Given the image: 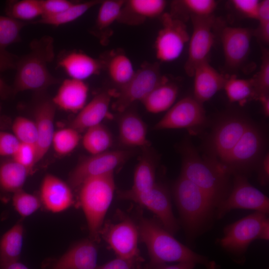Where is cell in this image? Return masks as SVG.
<instances>
[{
  "label": "cell",
  "instance_id": "cell-54",
  "mask_svg": "<svg viewBox=\"0 0 269 269\" xmlns=\"http://www.w3.org/2000/svg\"><path fill=\"white\" fill-rule=\"evenodd\" d=\"M4 118L2 117L1 114V106L0 105V131L2 130L3 127L4 126Z\"/></svg>",
  "mask_w": 269,
  "mask_h": 269
},
{
  "label": "cell",
  "instance_id": "cell-50",
  "mask_svg": "<svg viewBox=\"0 0 269 269\" xmlns=\"http://www.w3.org/2000/svg\"><path fill=\"white\" fill-rule=\"evenodd\" d=\"M259 179L262 185H266L269 179V154H266L260 164Z\"/></svg>",
  "mask_w": 269,
  "mask_h": 269
},
{
  "label": "cell",
  "instance_id": "cell-7",
  "mask_svg": "<svg viewBox=\"0 0 269 269\" xmlns=\"http://www.w3.org/2000/svg\"><path fill=\"white\" fill-rule=\"evenodd\" d=\"M168 79L161 74L157 63L144 64L131 79L120 87L113 108L120 113L135 102H141L156 87Z\"/></svg>",
  "mask_w": 269,
  "mask_h": 269
},
{
  "label": "cell",
  "instance_id": "cell-28",
  "mask_svg": "<svg viewBox=\"0 0 269 269\" xmlns=\"http://www.w3.org/2000/svg\"><path fill=\"white\" fill-rule=\"evenodd\" d=\"M30 172L12 158L0 162V191L13 193L22 189Z\"/></svg>",
  "mask_w": 269,
  "mask_h": 269
},
{
  "label": "cell",
  "instance_id": "cell-3",
  "mask_svg": "<svg viewBox=\"0 0 269 269\" xmlns=\"http://www.w3.org/2000/svg\"><path fill=\"white\" fill-rule=\"evenodd\" d=\"M54 57L53 39L44 36L33 40L28 53L18 60L12 88L13 93L24 91H40L55 84L58 80L48 69Z\"/></svg>",
  "mask_w": 269,
  "mask_h": 269
},
{
  "label": "cell",
  "instance_id": "cell-52",
  "mask_svg": "<svg viewBox=\"0 0 269 269\" xmlns=\"http://www.w3.org/2000/svg\"><path fill=\"white\" fill-rule=\"evenodd\" d=\"M261 104L264 115L266 117L269 116V95H262L257 99Z\"/></svg>",
  "mask_w": 269,
  "mask_h": 269
},
{
  "label": "cell",
  "instance_id": "cell-20",
  "mask_svg": "<svg viewBox=\"0 0 269 269\" xmlns=\"http://www.w3.org/2000/svg\"><path fill=\"white\" fill-rule=\"evenodd\" d=\"M56 106L52 100L44 99L36 106L34 112V122L37 131L36 144L37 162H39L48 152L52 145L54 133V121Z\"/></svg>",
  "mask_w": 269,
  "mask_h": 269
},
{
  "label": "cell",
  "instance_id": "cell-5",
  "mask_svg": "<svg viewBox=\"0 0 269 269\" xmlns=\"http://www.w3.org/2000/svg\"><path fill=\"white\" fill-rule=\"evenodd\" d=\"M173 195L187 235L195 237L210 221L215 205L200 188L181 175L174 183Z\"/></svg>",
  "mask_w": 269,
  "mask_h": 269
},
{
  "label": "cell",
  "instance_id": "cell-46",
  "mask_svg": "<svg viewBox=\"0 0 269 269\" xmlns=\"http://www.w3.org/2000/svg\"><path fill=\"white\" fill-rule=\"evenodd\" d=\"M235 8L247 18L257 20L260 1L257 0H232Z\"/></svg>",
  "mask_w": 269,
  "mask_h": 269
},
{
  "label": "cell",
  "instance_id": "cell-4",
  "mask_svg": "<svg viewBox=\"0 0 269 269\" xmlns=\"http://www.w3.org/2000/svg\"><path fill=\"white\" fill-rule=\"evenodd\" d=\"M79 188L80 203L87 220L90 239L96 243L113 200L116 188L114 172L90 177Z\"/></svg>",
  "mask_w": 269,
  "mask_h": 269
},
{
  "label": "cell",
  "instance_id": "cell-17",
  "mask_svg": "<svg viewBox=\"0 0 269 269\" xmlns=\"http://www.w3.org/2000/svg\"><path fill=\"white\" fill-rule=\"evenodd\" d=\"M254 31L247 28L227 26L221 33L226 65L232 69L240 66L250 51Z\"/></svg>",
  "mask_w": 269,
  "mask_h": 269
},
{
  "label": "cell",
  "instance_id": "cell-40",
  "mask_svg": "<svg viewBox=\"0 0 269 269\" xmlns=\"http://www.w3.org/2000/svg\"><path fill=\"white\" fill-rule=\"evenodd\" d=\"M12 202L15 210L23 217L29 216L36 212L41 203L39 198L22 189L13 193Z\"/></svg>",
  "mask_w": 269,
  "mask_h": 269
},
{
  "label": "cell",
  "instance_id": "cell-15",
  "mask_svg": "<svg viewBox=\"0 0 269 269\" xmlns=\"http://www.w3.org/2000/svg\"><path fill=\"white\" fill-rule=\"evenodd\" d=\"M101 235L117 257L142 262L138 248L137 226L129 217H126L115 224H106Z\"/></svg>",
  "mask_w": 269,
  "mask_h": 269
},
{
  "label": "cell",
  "instance_id": "cell-51",
  "mask_svg": "<svg viewBox=\"0 0 269 269\" xmlns=\"http://www.w3.org/2000/svg\"><path fill=\"white\" fill-rule=\"evenodd\" d=\"M13 94L12 88L0 78V98L5 99Z\"/></svg>",
  "mask_w": 269,
  "mask_h": 269
},
{
  "label": "cell",
  "instance_id": "cell-22",
  "mask_svg": "<svg viewBox=\"0 0 269 269\" xmlns=\"http://www.w3.org/2000/svg\"><path fill=\"white\" fill-rule=\"evenodd\" d=\"M194 98L203 104L223 89L226 77L214 69L206 60L195 69Z\"/></svg>",
  "mask_w": 269,
  "mask_h": 269
},
{
  "label": "cell",
  "instance_id": "cell-53",
  "mask_svg": "<svg viewBox=\"0 0 269 269\" xmlns=\"http://www.w3.org/2000/svg\"><path fill=\"white\" fill-rule=\"evenodd\" d=\"M0 269H28V268L19 261H17L0 265Z\"/></svg>",
  "mask_w": 269,
  "mask_h": 269
},
{
  "label": "cell",
  "instance_id": "cell-42",
  "mask_svg": "<svg viewBox=\"0 0 269 269\" xmlns=\"http://www.w3.org/2000/svg\"><path fill=\"white\" fill-rule=\"evenodd\" d=\"M11 158L30 173L37 163V151L33 144L20 143Z\"/></svg>",
  "mask_w": 269,
  "mask_h": 269
},
{
  "label": "cell",
  "instance_id": "cell-10",
  "mask_svg": "<svg viewBox=\"0 0 269 269\" xmlns=\"http://www.w3.org/2000/svg\"><path fill=\"white\" fill-rule=\"evenodd\" d=\"M264 142L262 131L251 123L225 160L222 169L230 175H244L259 160Z\"/></svg>",
  "mask_w": 269,
  "mask_h": 269
},
{
  "label": "cell",
  "instance_id": "cell-39",
  "mask_svg": "<svg viewBox=\"0 0 269 269\" xmlns=\"http://www.w3.org/2000/svg\"><path fill=\"white\" fill-rule=\"evenodd\" d=\"M12 130L13 134L20 143L36 146L37 131L34 121L24 117H18L12 123Z\"/></svg>",
  "mask_w": 269,
  "mask_h": 269
},
{
  "label": "cell",
  "instance_id": "cell-18",
  "mask_svg": "<svg viewBox=\"0 0 269 269\" xmlns=\"http://www.w3.org/2000/svg\"><path fill=\"white\" fill-rule=\"evenodd\" d=\"M39 198L45 209L53 213L66 210L74 202L71 186L50 174H46L42 181Z\"/></svg>",
  "mask_w": 269,
  "mask_h": 269
},
{
  "label": "cell",
  "instance_id": "cell-32",
  "mask_svg": "<svg viewBox=\"0 0 269 269\" xmlns=\"http://www.w3.org/2000/svg\"><path fill=\"white\" fill-rule=\"evenodd\" d=\"M223 89L231 103L244 104L252 99H256L252 78L241 79L235 75L226 77Z\"/></svg>",
  "mask_w": 269,
  "mask_h": 269
},
{
  "label": "cell",
  "instance_id": "cell-25",
  "mask_svg": "<svg viewBox=\"0 0 269 269\" xmlns=\"http://www.w3.org/2000/svg\"><path fill=\"white\" fill-rule=\"evenodd\" d=\"M88 92L83 81L69 78L63 81L52 101L63 110L78 113L86 104Z\"/></svg>",
  "mask_w": 269,
  "mask_h": 269
},
{
  "label": "cell",
  "instance_id": "cell-19",
  "mask_svg": "<svg viewBox=\"0 0 269 269\" xmlns=\"http://www.w3.org/2000/svg\"><path fill=\"white\" fill-rule=\"evenodd\" d=\"M97 251L95 242L91 239L80 241L56 260L51 269H96Z\"/></svg>",
  "mask_w": 269,
  "mask_h": 269
},
{
  "label": "cell",
  "instance_id": "cell-36",
  "mask_svg": "<svg viewBox=\"0 0 269 269\" xmlns=\"http://www.w3.org/2000/svg\"><path fill=\"white\" fill-rule=\"evenodd\" d=\"M126 1L106 0L100 3L96 20V28L101 31L107 30L120 18Z\"/></svg>",
  "mask_w": 269,
  "mask_h": 269
},
{
  "label": "cell",
  "instance_id": "cell-23",
  "mask_svg": "<svg viewBox=\"0 0 269 269\" xmlns=\"http://www.w3.org/2000/svg\"><path fill=\"white\" fill-rule=\"evenodd\" d=\"M28 23L0 15V72L16 68L18 59L8 47L20 39V32Z\"/></svg>",
  "mask_w": 269,
  "mask_h": 269
},
{
  "label": "cell",
  "instance_id": "cell-27",
  "mask_svg": "<svg viewBox=\"0 0 269 269\" xmlns=\"http://www.w3.org/2000/svg\"><path fill=\"white\" fill-rule=\"evenodd\" d=\"M178 92L177 86L167 80L156 87L141 102L148 112L161 113L174 105Z\"/></svg>",
  "mask_w": 269,
  "mask_h": 269
},
{
  "label": "cell",
  "instance_id": "cell-47",
  "mask_svg": "<svg viewBox=\"0 0 269 269\" xmlns=\"http://www.w3.org/2000/svg\"><path fill=\"white\" fill-rule=\"evenodd\" d=\"M40 1L42 11L41 16L58 14L66 10L75 3L67 0H42Z\"/></svg>",
  "mask_w": 269,
  "mask_h": 269
},
{
  "label": "cell",
  "instance_id": "cell-12",
  "mask_svg": "<svg viewBox=\"0 0 269 269\" xmlns=\"http://www.w3.org/2000/svg\"><path fill=\"white\" fill-rule=\"evenodd\" d=\"M134 152L127 149L108 150L82 159L70 174V186L79 188L87 179L112 172L125 163Z\"/></svg>",
  "mask_w": 269,
  "mask_h": 269
},
{
  "label": "cell",
  "instance_id": "cell-30",
  "mask_svg": "<svg viewBox=\"0 0 269 269\" xmlns=\"http://www.w3.org/2000/svg\"><path fill=\"white\" fill-rule=\"evenodd\" d=\"M84 149L91 155H95L109 150L113 140L110 131L100 124L88 129L82 137Z\"/></svg>",
  "mask_w": 269,
  "mask_h": 269
},
{
  "label": "cell",
  "instance_id": "cell-2",
  "mask_svg": "<svg viewBox=\"0 0 269 269\" xmlns=\"http://www.w3.org/2000/svg\"><path fill=\"white\" fill-rule=\"evenodd\" d=\"M181 174L200 188L216 208L230 193V174L210 159L202 157L191 142L181 147Z\"/></svg>",
  "mask_w": 269,
  "mask_h": 269
},
{
  "label": "cell",
  "instance_id": "cell-29",
  "mask_svg": "<svg viewBox=\"0 0 269 269\" xmlns=\"http://www.w3.org/2000/svg\"><path fill=\"white\" fill-rule=\"evenodd\" d=\"M23 226L15 224L0 240V265L19 261L23 244Z\"/></svg>",
  "mask_w": 269,
  "mask_h": 269
},
{
  "label": "cell",
  "instance_id": "cell-24",
  "mask_svg": "<svg viewBox=\"0 0 269 269\" xmlns=\"http://www.w3.org/2000/svg\"><path fill=\"white\" fill-rule=\"evenodd\" d=\"M119 121V139L129 147L146 148L150 145L147 138V126L135 113L126 111Z\"/></svg>",
  "mask_w": 269,
  "mask_h": 269
},
{
  "label": "cell",
  "instance_id": "cell-31",
  "mask_svg": "<svg viewBox=\"0 0 269 269\" xmlns=\"http://www.w3.org/2000/svg\"><path fill=\"white\" fill-rule=\"evenodd\" d=\"M101 2L99 0H90L82 2H75L72 6L62 12L50 16H41L37 20L31 23L54 26L67 24L76 20L90 9L100 4Z\"/></svg>",
  "mask_w": 269,
  "mask_h": 269
},
{
  "label": "cell",
  "instance_id": "cell-26",
  "mask_svg": "<svg viewBox=\"0 0 269 269\" xmlns=\"http://www.w3.org/2000/svg\"><path fill=\"white\" fill-rule=\"evenodd\" d=\"M58 65L70 78L84 81L100 73L102 69L103 62L85 53L73 52L62 58Z\"/></svg>",
  "mask_w": 269,
  "mask_h": 269
},
{
  "label": "cell",
  "instance_id": "cell-33",
  "mask_svg": "<svg viewBox=\"0 0 269 269\" xmlns=\"http://www.w3.org/2000/svg\"><path fill=\"white\" fill-rule=\"evenodd\" d=\"M108 71L111 80L120 87L126 84L135 72L131 60L124 53L116 54L110 58Z\"/></svg>",
  "mask_w": 269,
  "mask_h": 269
},
{
  "label": "cell",
  "instance_id": "cell-37",
  "mask_svg": "<svg viewBox=\"0 0 269 269\" xmlns=\"http://www.w3.org/2000/svg\"><path fill=\"white\" fill-rule=\"evenodd\" d=\"M166 1L163 0H130L124 6L134 16L141 19L157 17L163 12Z\"/></svg>",
  "mask_w": 269,
  "mask_h": 269
},
{
  "label": "cell",
  "instance_id": "cell-43",
  "mask_svg": "<svg viewBox=\"0 0 269 269\" xmlns=\"http://www.w3.org/2000/svg\"><path fill=\"white\" fill-rule=\"evenodd\" d=\"M191 15L208 16L212 15L217 6L213 0H183L179 1Z\"/></svg>",
  "mask_w": 269,
  "mask_h": 269
},
{
  "label": "cell",
  "instance_id": "cell-49",
  "mask_svg": "<svg viewBox=\"0 0 269 269\" xmlns=\"http://www.w3.org/2000/svg\"><path fill=\"white\" fill-rule=\"evenodd\" d=\"M196 264L192 262H180L174 265L167 263L149 264L147 269H194Z\"/></svg>",
  "mask_w": 269,
  "mask_h": 269
},
{
  "label": "cell",
  "instance_id": "cell-1",
  "mask_svg": "<svg viewBox=\"0 0 269 269\" xmlns=\"http://www.w3.org/2000/svg\"><path fill=\"white\" fill-rule=\"evenodd\" d=\"M139 239L146 246L149 264L192 262L206 269H219L213 261L199 255L175 239L158 220L141 217L137 224Z\"/></svg>",
  "mask_w": 269,
  "mask_h": 269
},
{
  "label": "cell",
  "instance_id": "cell-38",
  "mask_svg": "<svg viewBox=\"0 0 269 269\" xmlns=\"http://www.w3.org/2000/svg\"><path fill=\"white\" fill-rule=\"evenodd\" d=\"M80 140L79 132L71 127L67 128L54 132L51 145L57 154L65 155L77 147Z\"/></svg>",
  "mask_w": 269,
  "mask_h": 269
},
{
  "label": "cell",
  "instance_id": "cell-6",
  "mask_svg": "<svg viewBox=\"0 0 269 269\" xmlns=\"http://www.w3.org/2000/svg\"><path fill=\"white\" fill-rule=\"evenodd\" d=\"M267 215L256 211L227 226L219 244L231 254L239 256L245 253L254 240H269V220Z\"/></svg>",
  "mask_w": 269,
  "mask_h": 269
},
{
  "label": "cell",
  "instance_id": "cell-9",
  "mask_svg": "<svg viewBox=\"0 0 269 269\" xmlns=\"http://www.w3.org/2000/svg\"><path fill=\"white\" fill-rule=\"evenodd\" d=\"M251 123L246 117L239 114L230 115L222 119L215 127L209 139V159L222 168Z\"/></svg>",
  "mask_w": 269,
  "mask_h": 269
},
{
  "label": "cell",
  "instance_id": "cell-21",
  "mask_svg": "<svg viewBox=\"0 0 269 269\" xmlns=\"http://www.w3.org/2000/svg\"><path fill=\"white\" fill-rule=\"evenodd\" d=\"M112 93L102 92L78 113L71 123V127L80 132L101 124L109 115Z\"/></svg>",
  "mask_w": 269,
  "mask_h": 269
},
{
  "label": "cell",
  "instance_id": "cell-14",
  "mask_svg": "<svg viewBox=\"0 0 269 269\" xmlns=\"http://www.w3.org/2000/svg\"><path fill=\"white\" fill-rule=\"evenodd\" d=\"M207 122L203 104L187 97L174 104L154 126L155 130L186 128L192 132Z\"/></svg>",
  "mask_w": 269,
  "mask_h": 269
},
{
  "label": "cell",
  "instance_id": "cell-35",
  "mask_svg": "<svg viewBox=\"0 0 269 269\" xmlns=\"http://www.w3.org/2000/svg\"><path fill=\"white\" fill-rule=\"evenodd\" d=\"M6 12L7 16L24 22L42 15L40 1L39 0L10 1L7 6Z\"/></svg>",
  "mask_w": 269,
  "mask_h": 269
},
{
  "label": "cell",
  "instance_id": "cell-41",
  "mask_svg": "<svg viewBox=\"0 0 269 269\" xmlns=\"http://www.w3.org/2000/svg\"><path fill=\"white\" fill-rule=\"evenodd\" d=\"M252 79L256 99L260 96L269 95V52L265 48H262L260 70Z\"/></svg>",
  "mask_w": 269,
  "mask_h": 269
},
{
  "label": "cell",
  "instance_id": "cell-44",
  "mask_svg": "<svg viewBox=\"0 0 269 269\" xmlns=\"http://www.w3.org/2000/svg\"><path fill=\"white\" fill-rule=\"evenodd\" d=\"M257 20L259 25L254 32L260 41L267 44L269 42V0L260 1Z\"/></svg>",
  "mask_w": 269,
  "mask_h": 269
},
{
  "label": "cell",
  "instance_id": "cell-16",
  "mask_svg": "<svg viewBox=\"0 0 269 269\" xmlns=\"http://www.w3.org/2000/svg\"><path fill=\"white\" fill-rule=\"evenodd\" d=\"M191 19L193 31L189 40L184 69L188 76L193 77L196 67L207 60L213 46L214 36L212 30L215 20L212 15L204 17L191 15Z\"/></svg>",
  "mask_w": 269,
  "mask_h": 269
},
{
  "label": "cell",
  "instance_id": "cell-13",
  "mask_svg": "<svg viewBox=\"0 0 269 269\" xmlns=\"http://www.w3.org/2000/svg\"><path fill=\"white\" fill-rule=\"evenodd\" d=\"M161 21L155 41V55L161 62H171L180 56L190 37L185 23L172 14L163 13Z\"/></svg>",
  "mask_w": 269,
  "mask_h": 269
},
{
  "label": "cell",
  "instance_id": "cell-34",
  "mask_svg": "<svg viewBox=\"0 0 269 269\" xmlns=\"http://www.w3.org/2000/svg\"><path fill=\"white\" fill-rule=\"evenodd\" d=\"M154 163L147 156L140 158L134 174L133 184L130 189L134 192H142L151 188L156 183Z\"/></svg>",
  "mask_w": 269,
  "mask_h": 269
},
{
  "label": "cell",
  "instance_id": "cell-8",
  "mask_svg": "<svg viewBox=\"0 0 269 269\" xmlns=\"http://www.w3.org/2000/svg\"><path fill=\"white\" fill-rule=\"evenodd\" d=\"M118 197L133 201L153 212L162 226L172 235L179 229V224L172 209L170 195L166 187L155 183L150 189L134 192L131 189L120 190Z\"/></svg>",
  "mask_w": 269,
  "mask_h": 269
},
{
  "label": "cell",
  "instance_id": "cell-11",
  "mask_svg": "<svg viewBox=\"0 0 269 269\" xmlns=\"http://www.w3.org/2000/svg\"><path fill=\"white\" fill-rule=\"evenodd\" d=\"M234 175L231 191L216 208L217 218H222L235 209H252L267 215L269 211V198L252 185L245 175Z\"/></svg>",
  "mask_w": 269,
  "mask_h": 269
},
{
  "label": "cell",
  "instance_id": "cell-45",
  "mask_svg": "<svg viewBox=\"0 0 269 269\" xmlns=\"http://www.w3.org/2000/svg\"><path fill=\"white\" fill-rule=\"evenodd\" d=\"M20 142L13 134L0 131V156H12Z\"/></svg>",
  "mask_w": 269,
  "mask_h": 269
},
{
  "label": "cell",
  "instance_id": "cell-48",
  "mask_svg": "<svg viewBox=\"0 0 269 269\" xmlns=\"http://www.w3.org/2000/svg\"><path fill=\"white\" fill-rule=\"evenodd\" d=\"M141 263L119 257L100 266L96 269H139Z\"/></svg>",
  "mask_w": 269,
  "mask_h": 269
}]
</instances>
